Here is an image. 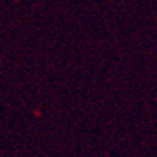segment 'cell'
Here are the masks:
<instances>
[]
</instances>
